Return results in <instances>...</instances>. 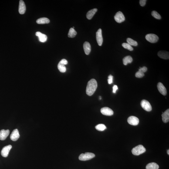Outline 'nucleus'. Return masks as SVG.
Returning a JSON list of instances; mask_svg holds the SVG:
<instances>
[{"instance_id":"1","label":"nucleus","mask_w":169,"mask_h":169,"mask_svg":"<svg viewBox=\"0 0 169 169\" xmlns=\"http://www.w3.org/2000/svg\"><path fill=\"white\" fill-rule=\"evenodd\" d=\"M97 87V83L96 79H91L88 82L86 88V93L89 96H91L94 93Z\"/></svg>"},{"instance_id":"2","label":"nucleus","mask_w":169,"mask_h":169,"mask_svg":"<svg viewBox=\"0 0 169 169\" xmlns=\"http://www.w3.org/2000/svg\"><path fill=\"white\" fill-rule=\"evenodd\" d=\"M146 150L144 146L140 145L133 148L132 150V153L135 155L138 156L145 152Z\"/></svg>"},{"instance_id":"3","label":"nucleus","mask_w":169,"mask_h":169,"mask_svg":"<svg viewBox=\"0 0 169 169\" xmlns=\"http://www.w3.org/2000/svg\"><path fill=\"white\" fill-rule=\"evenodd\" d=\"M95 155L93 153H86L84 154L82 153L79 156V158L81 161H85L91 160L95 157Z\"/></svg>"},{"instance_id":"4","label":"nucleus","mask_w":169,"mask_h":169,"mask_svg":"<svg viewBox=\"0 0 169 169\" xmlns=\"http://www.w3.org/2000/svg\"><path fill=\"white\" fill-rule=\"evenodd\" d=\"M145 38L147 41L151 43H155L159 39L158 36L153 34H150L146 35Z\"/></svg>"},{"instance_id":"5","label":"nucleus","mask_w":169,"mask_h":169,"mask_svg":"<svg viewBox=\"0 0 169 169\" xmlns=\"http://www.w3.org/2000/svg\"><path fill=\"white\" fill-rule=\"evenodd\" d=\"M141 105L142 107L146 111L150 112L152 110L151 105L149 102L147 100H143L141 103Z\"/></svg>"},{"instance_id":"6","label":"nucleus","mask_w":169,"mask_h":169,"mask_svg":"<svg viewBox=\"0 0 169 169\" xmlns=\"http://www.w3.org/2000/svg\"><path fill=\"white\" fill-rule=\"evenodd\" d=\"M114 19L116 22L120 23L124 21L125 19L123 13L121 11H118L115 15Z\"/></svg>"},{"instance_id":"7","label":"nucleus","mask_w":169,"mask_h":169,"mask_svg":"<svg viewBox=\"0 0 169 169\" xmlns=\"http://www.w3.org/2000/svg\"><path fill=\"white\" fill-rule=\"evenodd\" d=\"M96 39L98 45L99 46H101L103 44V39L102 36V30L101 29H99L96 32Z\"/></svg>"},{"instance_id":"8","label":"nucleus","mask_w":169,"mask_h":169,"mask_svg":"<svg viewBox=\"0 0 169 169\" xmlns=\"http://www.w3.org/2000/svg\"><path fill=\"white\" fill-rule=\"evenodd\" d=\"M128 123L133 126H137L139 123V119L137 117L134 116H131L127 119Z\"/></svg>"},{"instance_id":"9","label":"nucleus","mask_w":169,"mask_h":169,"mask_svg":"<svg viewBox=\"0 0 169 169\" xmlns=\"http://www.w3.org/2000/svg\"><path fill=\"white\" fill-rule=\"evenodd\" d=\"M12 148V146L9 145L5 146L3 148L1 151V154L3 157H8L10 151Z\"/></svg>"},{"instance_id":"10","label":"nucleus","mask_w":169,"mask_h":169,"mask_svg":"<svg viewBox=\"0 0 169 169\" xmlns=\"http://www.w3.org/2000/svg\"><path fill=\"white\" fill-rule=\"evenodd\" d=\"M101 113L104 115L111 116L113 114V110L108 107L103 108L101 110Z\"/></svg>"},{"instance_id":"11","label":"nucleus","mask_w":169,"mask_h":169,"mask_svg":"<svg viewBox=\"0 0 169 169\" xmlns=\"http://www.w3.org/2000/svg\"><path fill=\"white\" fill-rule=\"evenodd\" d=\"M19 131L17 129L14 130L12 132L10 138L13 141H15L18 140L19 137Z\"/></svg>"},{"instance_id":"12","label":"nucleus","mask_w":169,"mask_h":169,"mask_svg":"<svg viewBox=\"0 0 169 169\" xmlns=\"http://www.w3.org/2000/svg\"><path fill=\"white\" fill-rule=\"evenodd\" d=\"M157 89L159 92L164 96L167 94V91L166 88L161 82H159L157 85Z\"/></svg>"},{"instance_id":"13","label":"nucleus","mask_w":169,"mask_h":169,"mask_svg":"<svg viewBox=\"0 0 169 169\" xmlns=\"http://www.w3.org/2000/svg\"><path fill=\"white\" fill-rule=\"evenodd\" d=\"M9 131L7 130H1L0 131V140H4L7 138L9 134Z\"/></svg>"},{"instance_id":"14","label":"nucleus","mask_w":169,"mask_h":169,"mask_svg":"<svg viewBox=\"0 0 169 169\" xmlns=\"http://www.w3.org/2000/svg\"><path fill=\"white\" fill-rule=\"evenodd\" d=\"M26 8L25 2L22 0L19 1V13L21 14H23L26 11Z\"/></svg>"},{"instance_id":"15","label":"nucleus","mask_w":169,"mask_h":169,"mask_svg":"<svg viewBox=\"0 0 169 169\" xmlns=\"http://www.w3.org/2000/svg\"><path fill=\"white\" fill-rule=\"evenodd\" d=\"M35 35L39 38V40L41 42H45L47 40V36L41 32H37L36 33Z\"/></svg>"},{"instance_id":"16","label":"nucleus","mask_w":169,"mask_h":169,"mask_svg":"<svg viewBox=\"0 0 169 169\" xmlns=\"http://www.w3.org/2000/svg\"><path fill=\"white\" fill-rule=\"evenodd\" d=\"M157 55L160 58L164 59H168L169 58V52L165 51H160L159 52Z\"/></svg>"},{"instance_id":"17","label":"nucleus","mask_w":169,"mask_h":169,"mask_svg":"<svg viewBox=\"0 0 169 169\" xmlns=\"http://www.w3.org/2000/svg\"><path fill=\"white\" fill-rule=\"evenodd\" d=\"M83 48L85 54L88 55L91 51V46L88 42H85L83 44Z\"/></svg>"},{"instance_id":"18","label":"nucleus","mask_w":169,"mask_h":169,"mask_svg":"<svg viewBox=\"0 0 169 169\" xmlns=\"http://www.w3.org/2000/svg\"><path fill=\"white\" fill-rule=\"evenodd\" d=\"M162 120L164 123H167L169 121V109H167L162 115Z\"/></svg>"},{"instance_id":"19","label":"nucleus","mask_w":169,"mask_h":169,"mask_svg":"<svg viewBox=\"0 0 169 169\" xmlns=\"http://www.w3.org/2000/svg\"><path fill=\"white\" fill-rule=\"evenodd\" d=\"M97 11V8H95L89 11L86 14V17L87 19H91Z\"/></svg>"},{"instance_id":"20","label":"nucleus","mask_w":169,"mask_h":169,"mask_svg":"<svg viewBox=\"0 0 169 169\" xmlns=\"http://www.w3.org/2000/svg\"><path fill=\"white\" fill-rule=\"evenodd\" d=\"M49 22V20L48 18L45 17L39 18L36 21L37 23L39 24H48Z\"/></svg>"},{"instance_id":"21","label":"nucleus","mask_w":169,"mask_h":169,"mask_svg":"<svg viewBox=\"0 0 169 169\" xmlns=\"http://www.w3.org/2000/svg\"><path fill=\"white\" fill-rule=\"evenodd\" d=\"M133 61V58L130 56L125 57L123 59V63L125 65H127L128 64L131 63Z\"/></svg>"},{"instance_id":"22","label":"nucleus","mask_w":169,"mask_h":169,"mask_svg":"<svg viewBox=\"0 0 169 169\" xmlns=\"http://www.w3.org/2000/svg\"><path fill=\"white\" fill-rule=\"evenodd\" d=\"M159 168L158 165L155 163H149L146 166V169H158Z\"/></svg>"},{"instance_id":"23","label":"nucleus","mask_w":169,"mask_h":169,"mask_svg":"<svg viewBox=\"0 0 169 169\" xmlns=\"http://www.w3.org/2000/svg\"><path fill=\"white\" fill-rule=\"evenodd\" d=\"M77 34V32L73 28H71L69 31L68 36L69 38L74 37Z\"/></svg>"},{"instance_id":"24","label":"nucleus","mask_w":169,"mask_h":169,"mask_svg":"<svg viewBox=\"0 0 169 169\" xmlns=\"http://www.w3.org/2000/svg\"><path fill=\"white\" fill-rule=\"evenodd\" d=\"M127 43L131 46H137L138 45L136 41L130 38H128L127 39Z\"/></svg>"},{"instance_id":"25","label":"nucleus","mask_w":169,"mask_h":169,"mask_svg":"<svg viewBox=\"0 0 169 169\" xmlns=\"http://www.w3.org/2000/svg\"><path fill=\"white\" fill-rule=\"evenodd\" d=\"M58 68L59 71L62 73H64L66 72V68L65 65L59 62L58 65Z\"/></svg>"},{"instance_id":"26","label":"nucleus","mask_w":169,"mask_h":169,"mask_svg":"<svg viewBox=\"0 0 169 169\" xmlns=\"http://www.w3.org/2000/svg\"><path fill=\"white\" fill-rule=\"evenodd\" d=\"M95 128L99 131H103L106 129V127L104 124H99L95 127Z\"/></svg>"},{"instance_id":"27","label":"nucleus","mask_w":169,"mask_h":169,"mask_svg":"<svg viewBox=\"0 0 169 169\" xmlns=\"http://www.w3.org/2000/svg\"><path fill=\"white\" fill-rule=\"evenodd\" d=\"M122 45L123 47H124L125 49H128L129 51H132L133 50V47H132L131 45L129 44L128 43H124L122 44Z\"/></svg>"},{"instance_id":"28","label":"nucleus","mask_w":169,"mask_h":169,"mask_svg":"<svg viewBox=\"0 0 169 169\" xmlns=\"http://www.w3.org/2000/svg\"><path fill=\"white\" fill-rule=\"evenodd\" d=\"M152 15L154 18L156 19H161V15H160V14L157 13V11H153L152 12Z\"/></svg>"},{"instance_id":"29","label":"nucleus","mask_w":169,"mask_h":169,"mask_svg":"<svg viewBox=\"0 0 169 169\" xmlns=\"http://www.w3.org/2000/svg\"><path fill=\"white\" fill-rule=\"evenodd\" d=\"M144 76V74L143 72L139 71L135 74V76L138 78H141L143 77Z\"/></svg>"},{"instance_id":"30","label":"nucleus","mask_w":169,"mask_h":169,"mask_svg":"<svg viewBox=\"0 0 169 169\" xmlns=\"http://www.w3.org/2000/svg\"><path fill=\"white\" fill-rule=\"evenodd\" d=\"M113 76L111 75H109L108 77V82L109 84H111L113 83Z\"/></svg>"},{"instance_id":"31","label":"nucleus","mask_w":169,"mask_h":169,"mask_svg":"<svg viewBox=\"0 0 169 169\" xmlns=\"http://www.w3.org/2000/svg\"><path fill=\"white\" fill-rule=\"evenodd\" d=\"M147 68L146 66H143V67H140V69H139V71L140 72H143L144 73L145 72H146L147 71Z\"/></svg>"},{"instance_id":"32","label":"nucleus","mask_w":169,"mask_h":169,"mask_svg":"<svg viewBox=\"0 0 169 169\" xmlns=\"http://www.w3.org/2000/svg\"><path fill=\"white\" fill-rule=\"evenodd\" d=\"M146 0H140V5L143 7L144 6L146 5Z\"/></svg>"},{"instance_id":"33","label":"nucleus","mask_w":169,"mask_h":169,"mask_svg":"<svg viewBox=\"0 0 169 169\" xmlns=\"http://www.w3.org/2000/svg\"><path fill=\"white\" fill-rule=\"evenodd\" d=\"M60 62V63L63 64L65 65L67 64L68 63L67 61L65 59H62V60H61L60 62Z\"/></svg>"},{"instance_id":"34","label":"nucleus","mask_w":169,"mask_h":169,"mask_svg":"<svg viewBox=\"0 0 169 169\" xmlns=\"http://www.w3.org/2000/svg\"><path fill=\"white\" fill-rule=\"evenodd\" d=\"M118 88L116 85H114L113 87V93H116V91L117 90Z\"/></svg>"},{"instance_id":"35","label":"nucleus","mask_w":169,"mask_h":169,"mask_svg":"<svg viewBox=\"0 0 169 169\" xmlns=\"http://www.w3.org/2000/svg\"><path fill=\"white\" fill-rule=\"evenodd\" d=\"M167 154L169 155V150H167Z\"/></svg>"},{"instance_id":"36","label":"nucleus","mask_w":169,"mask_h":169,"mask_svg":"<svg viewBox=\"0 0 169 169\" xmlns=\"http://www.w3.org/2000/svg\"><path fill=\"white\" fill-rule=\"evenodd\" d=\"M101 96H100V99L101 100Z\"/></svg>"}]
</instances>
